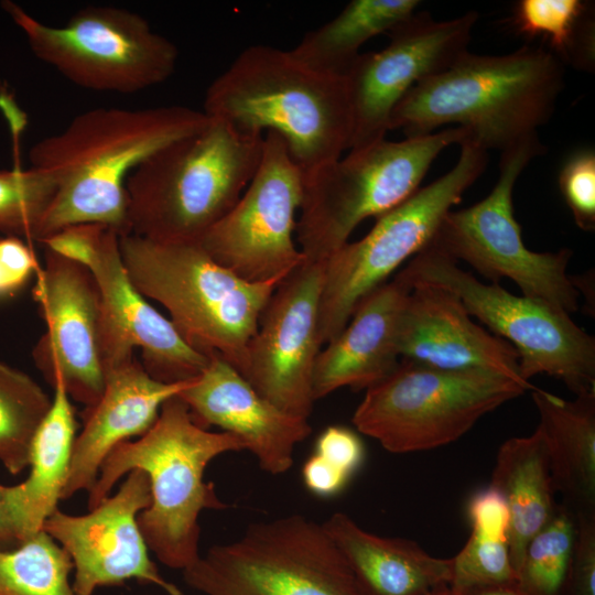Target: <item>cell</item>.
Listing matches in <instances>:
<instances>
[{
	"instance_id": "1",
	"label": "cell",
	"mask_w": 595,
	"mask_h": 595,
	"mask_svg": "<svg viewBox=\"0 0 595 595\" xmlns=\"http://www.w3.org/2000/svg\"><path fill=\"white\" fill-rule=\"evenodd\" d=\"M209 118L183 106L95 108L35 143L32 167L55 181L54 198L36 241L77 224H99L129 234L126 181L144 160L173 141L202 130Z\"/></svg>"
},
{
	"instance_id": "2",
	"label": "cell",
	"mask_w": 595,
	"mask_h": 595,
	"mask_svg": "<svg viewBox=\"0 0 595 595\" xmlns=\"http://www.w3.org/2000/svg\"><path fill=\"white\" fill-rule=\"evenodd\" d=\"M565 66L545 47L524 45L505 55L466 52L443 72L414 85L389 119L405 138L457 125L487 152L538 136L564 88Z\"/></svg>"
},
{
	"instance_id": "3",
	"label": "cell",
	"mask_w": 595,
	"mask_h": 595,
	"mask_svg": "<svg viewBox=\"0 0 595 595\" xmlns=\"http://www.w3.org/2000/svg\"><path fill=\"white\" fill-rule=\"evenodd\" d=\"M242 450L246 444L235 434L197 424L187 404L174 396L162 404L147 433L107 455L88 493V509L108 497L119 478L141 469L149 479L151 501L138 516L140 531L161 563L184 571L201 555V512L228 508L214 485L204 480L205 469L216 456Z\"/></svg>"
},
{
	"instance_id": "4",
	"label": "cell",
	"mask_w": 595,
	"mask_h": 595,
	"mask_svg": "<svg viewBox=\"0 0 595 595\" xmlns=\"http://www.w3.org/2000/svg\"><path fill=\"white\" fill-rule=\"evenodd\" d=\"M203 112L245 134L277 132L303 173L350 148L345 77L314 71L273 46L245 48L208 86Z\"/></svg>"
},
{
	"instance_id": "5",
	"label": "cell",
	"mask_w": 595,
	"mask_h": 595,
	"mask_svg": "<svg viewBox=\"0 0 595 595\" xmlns=\"http://www.w3.org/2000/svg\"><path fill=\"white\" fill-rule=\"evenodd\" d=\"M262 144L263 136L209 118L202 130L156 151L126 181L129 234L199 241L242 195Z\"/></svg>"
},
{
	"instance_id": "6",
	"label": "cell",
	"mask_w": 595,
	"mask_h": 595,
	"mask_svg": "<svg viewBox=\"0 0 595 595\" xmlns=\"http://www.w3.org/2000/svg\"><path fill=\"white\" fill-rule=\"evenodd\" d=\"M119 247L134 288L167 310L181 337L242 375L261 313L284 277L248 282L217 263L198 241L128 234L119 237Z\"/></svg>"
},
{
	"instance_id": "7",
	"label": "cell",
	"mask_w": 595,
	"mask_h": 595,
	"mask_svg": "<svg viewBox=\"0 0 595 595\" xmlns=\"http://www.w3.org/2000/svg\"><path fill=\"white\" fill-rule=\"evenodd\" d=\"M468 137L455 127L401 141L385 138L303 173L295 234L304 259L324 261L361 221L402 204L420 188L437 155Z\"/></svg>"
},
{
	"instance_id": "8",
	"label": "cell",
	"mask_w": 595,
	"mask_h": 595,
	"mask_svg": "<svg viewBox=\"0 0 595 595\" xmlns=\"http://www.w3.org/2000/svg\"><path fill=\"white\" fill-rule=\"evenodd\" d=\"M458 145L459 158L448 172L376 218L366 236L348 241L323 261L318 312L322 345L343 331L367 294L432 242L445 214L484 173L487 151L468 139Z\"/></svg>"
},
{
	"instance_id": "9",
	"label": "cell",
	"mask_w": 595,
	"mask_h": 595,
	"mask_svg": "<svg viewBox=\"0 0 595 595\" xmlns=\"http://www.w3.org/2000/svg\"><path fill=\"white\" fill-rule=\"evenodd\" d=\"M529 389L487 371H451L400 359L366 389L353 423L394 454L450 444L485 414Z\"/></svg>"
},
{
	"instance_id": "10",
	"label": "cell",
	"mask_w": 595,
	"mask_h": 595,
	"mask_svg": "<svg viewBox=\"0 0 595 595\" xmlns=\"http://www.w3.org/2000/svg\"><path fill=\"white\" fill-rule=\"evenodd\" d=\"M397 277L410 288L424 282L456 294L470 316L516 349L523 380L545 374L562 380L575 396L595 392V338L565 311L515 295L498 283H483L431 244Z\"/></svg>"
},
{
	"instance_id": "11",
	"label": "cell",
	"mask_w": 595,
	"mask_h": 595,
	"mask_svg": "<svg viewBox=\"0 0 595 595\" xmlns=\"http://www.w3.org/2000/svg\"><path fill=\"white\" fill-rule=\"evenodd\" d=\"M183 578L205 595H365L323 524L301 515L251 524Z\"/></svg>"
},
{
	"instance_id": "12",
	"label": "cell",
	"mask_w": 595,
	"mask_h": 595,
	"mask_svg": "<svg viewBox=\"0 0 595 595\" xmlns=\"http://www.w3.org/2000/svg\"><path fill=\"white\" fill-rule=\"evenodd\" d=\"M1 6L34 55L83 88L134 94L165 82L176 67V46L127 9L89 6L52 26L13 1Z\"/></svg>"
},
{
	"instance_id": "13",
	"label": "cell",
	"mask_w": 595,
	"mask_h": 595,
	"mask_svg": "<svg viewBox=\"0 0 595 595\" xmlns=\"http://www.w3.org/2000/svg\"><path fill=\"white\" fill-rule=\"evenodd\" d=\"M547 148L539 136L500 152L499 176L480 202L443 217L431 242L454 261L463 260L494 283L513 281L522 295L543 300L566 313L578 309V290L566 273L573 255L570 249L536 252L522 240L515 218V184Z\"/></svg>"
},
{
	"instance_id": "14",
	"label": "cell",
	"mask_w": 595,
	"mask_h": 595,
	"mask_svg": "<svg viewBox=\"0 0 595 595\" xmlns=\"http://www.w3.org/2000/svg\"><path fill=\"white\" fill-rule=\"evenodd\" d=\"M303 176L283 138L266 132L253 177L198 242L217 263L248 282L285 277L305 260L293 238Z\"/></svg>"
},
{
	"instance_id": "15",
	"label": "cell",
	"mask_w": 595,
	"mask_h": 595,
	"mask_svg": "<svg viewBox=\"0 0 595 595\" xmlns=\"http://www.w3.org/2000/svg\"><path fill=\"white\" fill-rule=\"evenodd\" d=\"M477 19L475 11L447 21L415 11L387 33L386 47L360 53L345 76L351 112L349 150L386 138L391 112L405 94L468 52Z\"/></svg>"
},
{
	"instance_id": "16",
	"label": "cell",
	"mask_w": 595,
	"mask_h": 595,
	"mask_svg": "<svg viewBox=\"0 0 595 595\" xmlns=\"http://www.w3.org/2000/svg\"><path fill=\"white\" fill-rule=\"evenodd\" d=\"M323 273V261L304 260L282 279L261 313L241 375L273 405L303 419H309L315 402Z\"/></svg>"
},
{
	"instance_id": "17",
	"label": "cell",
	"mask_w": 595,
	"mask_h": 595,
	"mask_svg": "<svg viewBox=\"0 0 595 595\" xmlns=\"http://www.w3.org/2000/svg\"><path fill=\"white\" fill-rule=\"evenodd\" d=\"M151 501L148 476L133 469L118 491L82 516L58 508L45 520L43 531L69 555L76 595H94L98 587L119 586L128 580L161 587L167 595H183L166 581L149 555L138 516Z\"/></svg>"
},
{
	"instance_id": "18",
	"label": "cell",
	"mask_w": 595,
	"mask_h": 595,
	"mask_svg": "<svg viewBox=\"0 0 595 595\" xmlns=\"http://www.w3.org/2000/svg\"><path fill=\"white\" fill-rule=\"evenodd\" d=\"M33 296L46 332L33 350L45 379L60 382L69 398L93 408L105 388L100 348V294L90 271L46 249Z\"/></svg>"
},
{
	"instance_id": "19",
	"label": "cell",
	"mask_w": 595,
	"mask_h": 595,
	"mask_svg": "<svg viewBox=\"0 0 595 595\" xmlns=\"http://www.w3.org/2000/svg\"><path fill=\"white\" fill-rule=\"evenodd\" d=\"M119 234L106 227L82 262L100 294V348L104 370L132 359L140 349L142 366L154 379H196L209 357L193 349L132 284L122 261Z\"/></svg>"
},
{
	"instance_id": "20",
	"label": "cell",
	"mask_w": 595,
	"mask_h": 595,
	"mask_svg": "<svg viewBox=\"0 0 595 595\" xmlns=\"http://www.w3.org/2000/svg\"><path fill=\"white\" fill-rule=\"evenodd\" d=\"M397 350L400 359L428 367L487 371L534 388L521 378L516 349L474 323L458 296L440 285L411 284L398 320Z\"/></svg>"
},
{
	"instance_id": "21",
	"label": "cell",
	"mask_w": 595,
	"mask_h": 595,
	"mask_svg": "<svg viewBox=\"0 0 595 595\" xmlns=\"http://www.w3.org/2000/svg\"><path fill=\"white\" fill-rule=\"evenodd\" d=\"M202 428H220L238 436L267 473L293 465L295 446L311 433L307 419L291 415L262 396L225 359L209 357L203 372L178 394Z\"/></svg>"
},
{
	"instance_id": "22",
	"label": "cell",
	"mask_w": 595,
	"mask_h": 595,
	"mask_svg": "<svg viewBox=\"0 0 595 595\" xmlns=\"http://www.w3.org/2000/svg\"><path fill=\"white\" fill-rule=\"evenodd\" d=\"M191 381H159L134 357L107 369L102 394L93 408L85 410L84 428L76 435L62 499L80 490L89 493L107 455L118 444L147 433L162 404Z\"/></svg>"
},
{
	"instance_id": "23",
	"label": "cell",
	"mask_w": 595,
	"mask_h": 595,
	"mask_svg": "<svg viewBox=\"0 0 595 595\" xmlns=\"http://www.w3.org/2000/svg\"><path fill=\"white\" fill-rule=\"evenodd\" d=\"M410 290L396 275L358 303L343 331L316 357L315 401L343 387L368 389L398 366L397 326Z\"/></svg>"
},
{
	"instance_id": "24",
	"label": "cell",
	"mask_w": 595,
	"mask_h": 595,
	"mask_svg": "<svg viewBox=\"0 0 595 595\" xmlns=\"http://www.w3.org/2000/svg\"><path fill=\"white\" fill-rule=\"evenodd\" d=\"M322 524L365 595H431L450 586L452 558L433 556L409 539L374 534L344 512Z\"/></svg>"
},
{
	"instance_id": "25",
	"label": "cell",
	"mask_w": 595,
	"mask_h": 595,
	"mask_svg": "<svg viewBox=\"0 0 595 595\" xmlns=\"http://www.w3.org/2000/svg\"><path fill=\"white\" fill-rule=\"evenodd\" d=\"M531 391L555 491L575 516H595V392L562 399Z\"/></svg>"
},
{
	"instance_id": "26",
	"label": "cell",
	"mask_w": 595,
	"mask_h": 595,
	"mask_svg": "<svg viewBox=\"0 0 595 595\" xmlns=\"http://www.w3.org/2000/svg\"><path fill=\"white\" fill-rule=\"evenodd\" d=\"M51 409L40 425L30 451L28 478L7 486V500L20 543L43 530L58 508L67 482L77 422L63 386L54 385Z\"/></svg>"
},
{
	"instance_id": "27",
	"label": "cell",
	"mask_w": 595,
	"mask_h": 595,
	"mask_svg": "<svg viewBox=\"0 0 595 595\" xmlns=\"http://www.w3.org/2000/svg\"><path fill=\"white\" fill-rule=\"evenodd\" d=\"M490 487L508 508V548L517 575L528 542L551 519L558 505L547 445L538 426L530 436L511 437L501 444Z\"/></svg>"
},
{
	"instance_id": "28",
	"label": "cell",
	"mask_w": 595,
	"mask_h": 595,
	"mask_svg": "<svg viewBox=\"0 0 595 595\" xmlns=\"http://www.w3.org/2000/svg\"><path fill=\"white\" fill-rule=\"evenodd\" d=\"M418 0H351L331 21L309 31L291 53L323 74L345 77L371 37L408 20Z\"/></svg>"
},
{
	"instance_id": "29",
	"label": "cell",
	"mask_w": 595,
	"mask_h": 595,
	"mask_svg": "<svg viewBox=\"0 0 595 595\" xmlns=\"http://www.w3.org/2000/svg\"><path fill=\"white\" fill-rule=\"evenodd\" d=\"M593 4L583 0H519L511 22L526 39L540 37L561 63L593 72L595 29Z\"/></svg>"
},
{
	"instance_id": "30",
	"label": "cell",
	"mask_w": 595,
	"mask_h": 595,
	"mask_svg": "<svg viewBox=\"0 0 595 595\" xmlns=\"http://www.w3.org/2000/svg\"><path fill=\"white\" fill-rule=\"evenodd\" d=\"M52 400L26 374L0 361V463L10 474L29 466L33 439Z\"/></svg>"
},
{
	"instance_id": "31",
	"label": "cell",
	"mask_w": 595,
	"mask_h": 595,
	"mask_svg": "<svg viewBox=\"0 0 595 595\" xmlns=\"http://www.w3.org/2000/svg\"><path fill=\"white\" fill-rule=\"evenodd\" d=\"M73 563L45 531L13 549H0V595H76Z\"/></svg>"
},
{
	"instance_id": "32",
	"label": "cell",
	"mask_w": 595,
	"mask_h": 595,
	"mask_svg": "<svg viewBox=\"0 0 595 595\" xmlns=\"http://www.w3.org/2000/svg\"><path fill=\"white\" fill-rule=\"evenodd\" d=\"M577 533V520L558 504L551 519L528 542L517 571L526 595H562Z\"/></svg>"
},
{
	"instance_id": "33",
	"label": "cell",
	"mask_w": 595,
	"mask_h": 595,
	"mask_svg": "<svg viewBox=\"0 0 595 595\" xmlns=\"http://www.w3.org/2000/svg\"><path fill=\"white\" fill-rule=\"evenodd\" d=\"M472 533L452 558L450 588L461 592L482 585L517 582L508 548V524L472 520Z\"/></svg>"
},
{
	"instance_id": "34",
	"label": "cell",
	"mask_w": 595,
	"mask_h": 595,
	"mask_svg": "<svg viewBox=\"0 0 595 595\" xmlns=\"http://www.w3.org/2000/svg\"><path fill=\"white\" fill-rule=\"evenodd\" d=\"M55 192V181L40 169L0 170V231L36 240Z\"/></svg>"
},
{
	"instance_id": "35",
	"label": "cell",
	"mask_w": 595,
	"mask_h": 595,
	"mask_svg": "<svg viewBox=\"0 0 595 595\" xmlns=\"http://www.w3.org/2000/svg\"><path fill=\"white\" fill-rule=\"evenodd\" d=\"M562 197L576 226L584 231L595 229V152L577 149L563 162L558 177Z\"/></svg>"
},
{
	"instance_id": "36",
	"label": "cell",
	"mask_w": 595,
	"mask_h": 595,
	"mask_svg": "<svg viewBox=\"0 0 595 595\" xmlns=\"http://www.w3.org/2000/svg\"><path fill=\"white\" fill-rule=\"evenodd\" d=\"M575 517V547L562 595H595V516Z\"/></svg>"
},
{
	"instance_id": "37",
	"label": "cell",
	"mask_w": 595,
	"mask_h": 595,
	"mask_svg": "<svg viewBox=\"0 0 595 595\" xmlns=\"http://www.w3.org/2000/svg\"><path fill=\"white\" fill-rule=\"evenodd\" d=\"M314 453L351 477L363 463L365 448L356 432L331 425L318 435Z\"/></svg>"
},
{
	"instance_id": "38",
	"label": "cell",
	"mask_w": 595,
	"mask_h": 595,
	"mask_svg": "<svg viewBox=\"0 0 595 595\" xmlns=\"http://www.w3.org/2000/svg\"><path fill=\"white\" fill-rule=\"evenodd\" d=\"M40 268L34 252L21 238L0 239V298L19 291Z\"/></svg>"
},
{
	"instance_id": "39",
	"label": "cell",
	"mask_w": 595,
	"mask_h": 595,
	"mask_svg": "<svg viewBox=\"0 0 595 595\" xmlns=\"http://www.w3.org/2000/svg\"><path fill=\"white\" fill-rule=\"evenodd\" d=\"M302 478L314 495L332 497L344 489L350 477L313 453L303 465Z\"/></svg>"
},
{
	"instance_id": "40",
	"label": "cell",
	"mask_w": 595,
	"mask_h": 595,
	"mask_svg": "<svg viewBox=\"0 0 595 595\" xmlns=\"http://www.w3.org/2000/svg\"><path fill=\"white\" fill-rule=\"evenodd\" d=\"M20 544L18 532L7 500V486L0 483V549Z\"/></svg>"
},
{
	"instance_id": "41",
	"label": "cell",
	"mask_w": 595,
	"mask_h": 595,
	"mask_svg": "<svg viewBox=\"0 0 595 595\" xmlns=\"http://www.w3.org/2000/svg\"><path fill=\"white\" fill-rule=\"evenodd\" d=\"M454 594L455 595H526L518 587L517 583L474 586V587L466 588L464 591H461Z\"/></svg>"
},
{
	"instance_id": "42",
	"label": "cell",
	"mask_w": 595,
	"mask_h": 595,
	"mask_svg": "<svg viewBox=\"0 0 595 595\" xmlns=\"http://www.w3.org/2000/svg\"><path fill=\"white\" fill-rule=\"evenodd\" d=\"M431 595H455V594L452 592L450 586H446V587H443V588H440V589L435 591Z\"/></svg>"
}]
</instances>
